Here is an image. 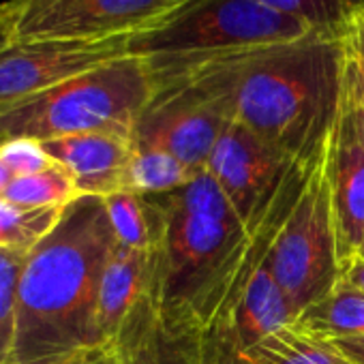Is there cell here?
Segmentation results:
<instances>
[{"mask_svg": "<svg viewBox=\"0 0 364 364\" xmlns=\"http://www.w3.org/2000/svg\"><path fill=\"white\" fill-rule=\"evenodd\" d=\"M206 169L249 234H253L289 182L311 167L296 165L242 122L234 120L217 141Z\"/></svg>", "mask_w": 364, "mask_h": 364, "instance_id": "cell-9", "label": "cell"}, {"mask_svg": "<svg viewBox=\"0 0 364 364\" xmlns=\"http://www.w3.org/2000/svg\"><path fill=\"white\" fill-rule=\"evenodd\" d=\"M109 225L114 230L116 242L137 251H150L152 225L146 202L141 196L131 191H118L103 198Z\"/></svg>", "mask_w": 364, "mask_h": 364, "instance_id": "cell-20", "label": "cell"}, {"mask_svg": "<svg viewBox=\"0 0 364 364\" xmlns=\"http://www.w3.org/2000/svg\"><path fill=\"white\" fill-rule=\"evenodd\" d=\"M11 180H14L11 169L3 163V159H0V198H3V193H5L7 187L11 185Z\"/></svg>", "mask_w": 364, "mask_h": 364, "instance_id": "cell-29", "label": "cell"}, {"mask_svg": "<svg viewBox=\"0 0 364 364\" xmlns=\"http://www.w3.org/2000/svg\"><path fill=\"white\" fill-rule=\"evenodd\" d=\"M3 141H5V137H3V135H0V144H3Z\"/></svg>", "mask_w": 364, "mask_h": 364, "instance_id": "cell-33", "label": "cell"}, {"mask_svg": "<svg viewBox=\"0 0 364 364\" xmlns=\"http://www.w3.org/2000/svg\"><path fill=\"white\" fill-rule=\"evenodd\" d=\"M133 349L122 338L101 341L88 347H80L35 364H127Z\"/></svg>", "mask_w": 364, "mask_h": 364, "instance_id": "cell-25", "label": "cell"}, {"mask_svg": "<svg viewBox=\"0 0 364 364\" xmlns=\"http://www.w3.org/2000/svg\"><path fill=\"white\" fill-rule=\"evenodd\" d=\"M294 326L330 343L360 336L364 334V294L345 279H338L328 294L298 313Z\"/></svg>", "mask_w": 364, "mask_h": 364, "instance_id": "cell-15", "label": "cell"}, {"mask_svg": "<svg viewBox=\"0 0 364 364\" xmlns=\"http://www.w3.org/2000/svg\"><path fill=\"white\" fill-rule=\"evenodd\" d=\"M347 73H349V80H351V86L355 90V97H358V105H360V112H362V118H364V75L358 71V67L353 65L349 52H347Z\"/></svg>", "mask_w": 364, "mask_h": 364, "instance_id": "cell-28", "label": "cell"}, {"mask_svg": "<svg viewBox=\"0 0 364 364\" xmlns=\"http://www.w3.org/2000/svg\"><path fill=\"white\" fill-rule=\"evenodd\" d=\"M26 255L0 249V364H16L18 285Z\"/></svg>", "mask_w": 364, "mask_h": 364, "instance_id": "cell-21", "label": "cell"}, {"mask_svg": "<svg viewBox=\"0 0 364 364\" xmlns=\"http://www.w3.org/2000/svg\"><path fill=\"white\" fill-rule=\"evenodd\" d=\"M0 159L11 169L14 178L31 176L46 171L56 165V161L48 154L39 139L31 137H11L0 144Z\"/></svg>", "mask_w": 364, "mask_h": 364, "instance_id": "cell-24", "label": "cell"}, {"mask_svg": "<svg viewBox=\"0 0 364 364\" xmlns=\"http://www.w3.org/2000/svg\"><path fill=\"white\" fill-rule=\"evenodd\" d=\"M189 0H7L0 22L9 41L105 39L137 35Z\"/></svg>", "mask_w": 364, "mask_h": 364, "instance_id": "cell-8", "label": "cell"}, {"mask_svg": "<svg viewBox=\"0 0 364 364\" xmlns=\"http://www.w3.org/2000/svg\"><path fill=\"white\" fill-rule=\"evenodd\" d=\"M208 65L225 80L234 120L300 167L321 156L343 103L347 26L317 28Z\"/></svg>", "mask_w": 364, "mask_h": 364, "instance_id": "cell-2", "label": "cell"}, {"mask_svg": "<svg viewBox=\"0 0 364 364\" xmlns=\"http://www.w3.org/2000/svg\"><path fill=\"white\" fill-rule=\"evenodd\" d=\"M3 198L24 208H67L82 196L71 173L56 163L46 171L14 178Z\"/></svg>", "mask_w": 364, "mask_h": 364, "instance_id": "cell-18", "label": "cell"}, {"mask_svg": "<svg viewBox=\"0 0 364 364\" xmlns=\"http://www.w3.org/2000/svg\"><path fill=\"white\" fill-rule=\"evenodd\" d=\"M156 92L146 58L127 54L0 109V135L56 139L95 131L131 133Z\"/></svg>", "mask_w": 364, "mask_h": 364, "instance_id": "cell-5", "label": "cell"}, {"mask_svg": "<svg viewBox=\"0 0 364 364\" xmlns=\"http://www.w3.org/2000/svg\"><path fill=\"white\" fill-rule=\"evenodd\" d=\"M232 122L234 109L225 80L215 65H204L156 88L133 127V146L165 150L200 173Z\"/></svg>", "mask_w": 364, "mask_h": 364, "instance_id": "cell-7", "label": "cell"}, {"mask_svg": "<svg viewBox=\"0 0 364 364\" xmlns=\"http://www.w3.org/2000/svg\"><path fill=\"white\" fill-rule=\"evenodd\" d=\"M48 154L63 165L82 198H107L124 191L127 169L133 156V135L95 131L41 141Z\"/></svg>", "mask_w": 364, "mask_h": 364, "instance_id": "cell-13", "label": "cell"}, {"mask_svg": "<svg viewBox=\"0 0 364 364\" xmlns=\"http://www.w3.org/2000/svg\"><path fill=\"white\" fill-rule=\"evenodd\" d=\"M67 208H24L0 198V249L31 253L52 234Z\"/></svg>", "mask_w": 364, "mask_h": 364, "instance_id": "cell-19", "label": "cell"}, {"mask_svg": "<svg viewBox=\"0 0 364 364\" xmlns=\"http://www.w3.org/2000/svg\"><path fill=\"white\" fill-rule=\"evenodd\" d=\"M9 39H7V33H5V28H3V22H0V46L3 43H7Z\"/></svg>", "mask_w": 364, "mask_h": 364, "instance_id": "cell-31", "label": "cell"}, {"mask_svg": "<svg viewBox=\"0 0 364 364\" xmlns=\"http://www.w3.org/2000/svg\"><path fill=\"white\" fill-rule=\"evenodd\" d=\"M326 154L328 146L311 165L266 255L272 277L298 313L328 294L341 279Z\"/></svg>", "mask_w": 364, "mask_h": 364, "instance_id": "cell-6", "label": "cell"}, {"mask_svg": "<svg viewBox=\"0 0 364 364\" xmlns=\"http://www.w3.org/2000/svg\"><path fill=\"white\" fill-rule=\"evenodd\" d=\"M351 16H364V0H345Z\"/></svg>", "mask_w": 364, "mask_h": 364, "instance_id": "cell-30", "label": "cell"}, {"mask_svg": "<svg viewBox=\"0 0 364 364\" xmlns=\"http://www.w3.org/2000/svg\"><path fill=\"white\" fill-rule=\"evenodd\" d=\"M236 364H349L330 343L287 323L242 351Z\"/></svg>", "mask_w": 364, "mask_h": 364, "instance_id": "cell-16", "label": "cell"}, {"mask_svg": "<svg viewBox=\"0 0 364 364\" xmlns=\"http://www.w3.org/2000/svg\"><path fill=\"white\" fill-rule=\"evenodd\" d=\"M311 31L317 28L255 0H189L137 33L129 54L146 58L159 88L219 58L294 41Z\"/></svg>", "mask_w": 364, "mask_h": 364, "instance_id": "cell-4", "label": "cell"}, {"mask_svg": "<svg viewBox=\"0 0 364 364\" xmlns=\"http://www.w3.org/2000/svg\"><path fill=\"white\" fill-rule=\"evenodd\" d=\"M127 364H202V343L198 336L171 338L156 328L154 334L131 353Z\"/></svg>", "mask_w": 364, "mask_h": 364, "instance_id": "cell-23", "label": "cell"}, {"mask_svg": "<svg viewBox=\"0 0 364 364\" xmlns=\"http://www.w3.org/2000/svg\"><path fill=\"white\" fill-rule=\"evenodd\" d=\"M332 345L345 355L349 364H364V334L332 341Z\"/></svg>", "mask_w": 364, "mask_h": 364, "instance_id": "cell-26", "label": "cell"}, {"mask_svg": "<svg viewBox=\"0 0 364 364\" xmlns=\"http://www.w3.org/2000/svg\"><path fill=\"white\" fill-rule=\"evenodd\" d=\"M150 215V304L171 338H202L238 283L251 234L208 173L185 187L141 196Z\"/></svg>", "mask_w": 364, "mask_h": 364, "instance_id": "cell-1", "label": "cell"}, {"mask_svg": "<svg viewBox=\"0 0 364 364\" xmlns=\"http://www.w3.org/2000/svg\"><path fill=\"white\" fill-rule=\"evenodd\" d=\"M114 247L103 200L80 198L26 255L18 285L16 364L101 343L97 298Z\"/></svg>", "mask_w": 364, "mask_h": 364, "instance_id": "cell-3", "label": "cell"}, {"mask_svg": "<svg viewBox=\"0 0 364 364\" xmlns=\"http://www.w3.org/2000/svg\"><path fill=\"white\" fill-rule=\"evenodd\" d=\"M328 182L341 270L364 242V118L345 65V90L328 139Z\"/></svg>", "mask_w": 364, "mask_h": 364, "instance_id": "cell-11", "label": "cell"}, {"mask_svg": "<svg viewBox=\"0 0 364 364\" xmlns=\"http://www.w3.org/2000/svg\"><path fill=\"white\" fill-rule=\"evenodd\" d=\"M135 35L105 39H33L0 46V109L46 92L129 54Z\"/></svg>", "mask_w": 364, "mask_h": 364, "instance_id": "cell-10", "label": "cell"}, {"mask_svg": "<svg viewBox=\"0 0 364 364\" xmlns=\"http://www.w3.org/2000/svg\"><path fill=\"white\" fill-rule=\"evenodd\" d=\"M341 279H345L347 283H351L355 289H360L364 294V259H360V257L349 259L341 270Z\"/></svg>", "mask_w": 364, "mask_h": 364, "instance_id": "cell-27", "label": "cell"}, {"mask_svg": "<svg viewBox=\"0 0 364 364\" xmlns=\"http://www.w3.org/2000/svg\"><path fill=\"white\" fill-rule=\"evenodd\" d=\"M255 3L296 18L311 28H345L351 20L345 0H255Z\"/></svg>", "mask_w": 364, "mask_h": 364, "instance_id": "cell-22", "label": "cell"}, {"mask_svg": "<svg viewBox=\"0 0 364 364\" xmlns=\"http://www.w3.org/2000/svg\"><path fill=\"white\" fill-rule=\"evenodd\" d=\"M298 311L264 259L228 311L200 338L202 364H236L242 351L279 328L294 323Z\"/></svg>", "mask_w": 364, "mask_h": 364, "instance_id": "cell-12", "label": "cell"}, {"mask_svg": "<svg viewBox=\"0 0 364 364\" xmlns=\"http://www.w3.org/2000/svg\"><path fill=\"white\" fill-rule=\"evenodd\" d=\"M198 173L180 159L159 148H135L127 169L124 191L137 196H161L185 187Z\"/></svg>", "mask_w": 364, "mask_h": 364, "instance_id": "cell-17", "label": "cell"}, {"mask_svg": "<svg viewBox=\"0 0 364 364\" xmlns=\"http://www.w3.org/2000/svg\"><path fill=\"white\" fill-rule=\"evenodd\" d=\"M150 277V251H137L116 242L99 283L97 330L101 341L120 338L152 309Z\"/></svg>", "mask_w": 364, "mask_h": 364, "instance_id": "cell-14", "label": "cell"}, {"mask_svg": "<svg viewBox=\"0 0 364 364\" xmlns=\"http://www.w3.org/2000/svg\"><path fill=\"white\" fill-rule=\"evenodd\" d=\"M355 257H360V259H364V242H362V247L358 249V253H355Z\"/></svg>", "mask_w": 364, "mask_h": 364, "instance_id": "cell-32", "label": "cell"}]
</instances>
